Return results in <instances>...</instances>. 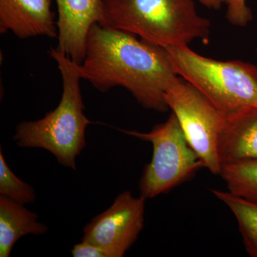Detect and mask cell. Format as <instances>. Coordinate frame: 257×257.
<instances>
[{
    "label": "cell",
    "mask_w": 257,
    "mask_h": 257,
    "mask_svg": "<svg viewBox=\"0 0 257 257\" xmlns=\"http://www.w3.org/2000/svg\"><path fill=\"white\" fill-rule=\"evenodd\" d=\"M81 78L106 92L124 88L145 109L165 112V94L179 79L168 52L128 32L96 23L88 32Z\"/></svg>",
    "instance_id": "cell-1"
},
{
    "label": "cell",
    "mask_w": 257,
    "mask_h": 257,
    "mask_svg": "<svg viewBox=\"0 0 257 257\" xmlns=\"http://www.w3.org/2000/svg\"><path fill=\"white\" fill-rule=\"evenodd\" d=\"M62 74L63 92L58 106L42 119L17 126L14 140L21 148L50 152L60 165L75 170L76 158L85 148V132L90 121L84 114L79 64L57 49L49 51Z\"/></svg>",
    "instance_id": "cell-2"
},
{
    "label": "cell",
    "mask_w": 257,
    "mask_h": 257,
    "mask_svg": "<svg viewBox=\"0 0 257 257\" xmlns=\"http://www.w3.org/2000/svg\"><path fill=\"white\" fill-rule=\"evenodd\" d=\"M106 25L156 46H188L209 41L211 23L193 0H103Z\"/></svg>",
    "instance_id": "cell-3"
},
{
    "label": "cell",
    "mask_w": 257,
    "mask_h": 257,
    "mask_svg": "<svg viewBox=\"0 0 257 257\" xmlns=\"http://www.w3.org/2000/svg\"><path fill=\"white\" fill-rule=\"evenodd\" d=\"M176 73L224 115L257 108V67L242 61L203 57L188 46L166 48Z\"/></svg>",
    "instance_id": "cell-4"
},
{
    "label": "cell",
    "mask_w": 257,
    "mask_h": 257,
    "mask_svg": "<svg viewBox=\"0 0 257 257\" xmlns=\"http://www.w3.org/2000/svg\"><path fill=\"white\" fill-rule=\"evenodd\" d=\"M122 132L153 146L151 162L145 166L140 182V196L145 199L168 192L204 167L173 112L165 123L156 125L150 133Z\"/></svg>",
    "instance_id": "cell-5"
},
{
    "label": "cell",
    "mask_w": 257,
    "mask_h": 257,
    "mask_svg": "<svg viewBox=\"0 0 257 257\" xmlns=\"http://www.w3.org/2000/svg\"><path fill=\"white\" fill-rule=\"evenodd\" d=\"M165 100L204 168L219 175V140L224 115L197 88L182 78L167 91Z\"/></svg>",
    "instance_id": "cell-6"
},
{
    "label": "cell",
    "mask_w": 257,
    "mask_h": 257,
    "mask_svg": "<svg viewBox=\"0 0 257 257\" xmlns=\"http://www.w3.org/2000/svg\"><path fill=\"white\" fill-rule=\"evenodd\" d=\"M146 200L130 191L121 192L110 207L84 226L82 241L102 248L109 257L124 256L143 231Z\"/></svg>",
    "instance_id": "cell-7"
},
{
    "label": "cell",
    "mask_w": 257,
    "mask_h": 257,
    "mask_svg": "<svg viewBox=\"0 0 257 257\" xmlns=\"http://www.w3.org/2000/svg\"><path fill=\"white\" fill-rule=\"evenodd\" d=\"M58 9L57 50L76 63L85 55L88 32L96 23L106 25L103 0H56Z\"/></svg>",
    "instance_id": "cell-8"
},
{
    "label": "cell",
    "mask_w": 257,
    "mask_h": 257,
    "mask_svg": "<svg viewBox=\"0 0 257 257\" xmlns=\"http://www.w3.org/2000/svg\"><path fill=\"white\" fill-rule=\"evenodd\" d=\"M52 0H0V32L20 39L58 37Z\"/></svg>",
    "instance_id": "cell-9"
},
{
    "label": "cell",
    "mask_w": 257,
    "mask_h": 257,
    "mask_svg": "<svg viewBox=\"0 0 257 257\" xmlns=\"http://www.w3.org/2000/svg\"><path fill=\"white\" fill-rule=\"evenodd\" d=\"M221 165L257 160V108L250 107L229 115L219 136Z\"/></svg>",
    "instance_id": "cell-10"
},
{
    "label": "cell",
    "mask_w": 257,
    "mask_h": 257,
    "mask_svg": "<svg viewBox=\"0 0 257 257\" xmlns=\"http://www.w3.org/2000/svg\"><path fill=\"white\" fill-rule=\"evenodd\" d=\"M48 227L38 221L36 213L24 204L0 195V256L9 257L20 238L46 234Z\"/></svg>",
    "instance_id": "cell-11"
},
{
    "label": "cell",
    "mask_w": 257,
    "mask_h": 257,
    "mask_svg": "<svg viewBox=\"0 0 257 257\" xmlns=\"http://www.w3.org/2000/svg\"><path fill=\"white\" fill-rule=\"evenodd\" d=\"M214 197L234 214L246 252L257 257V202L247 200L227 191L211 189Z\"/></svg>",
    "instance_id": "cell-12"
},
{
    "label": "cell",
    "mask_w": 257,
    "mask_h": 257,
    "mask_svg": "<svg viewBox=\"0 0 257 257\" xmlns=\"http://www.w3.org/2000/svg\"><path fill=\"white\" fill-rule=\"evenodd\" d=\"M219 175L229 192L257 202V160L224 164Z\"/></svg>",
    "instance_id": "cell-13"
},
{
    "label": "cell",
    "mask_w": 257,
    "mask_h": 257,
    "mask_svg": "<svg viewBox=\"0 0 257 257\" xmlns=\"http://www.w3.org/2000/svg\"><path fill=\"white\" fill-rule=\"evenodd\" d=\"M0 195L25 204H32L36 199L35 189L31 185L19 179L10 170L0 150Z\"/></svg>",
    "instance_id": "cell-14"
},
{
    "label": "cell",
    "mask_w": 257,
    "mask_h": 257,
    "mask_svg": "<svg viewBox=\"0 0 257 257\" xmlns=\"http://www.w3.org/2000/svg\"><path fill=\"white\" fill-rule=\"evenodd\" d=\"M224 3L227 7L226 19L231 25L244 27L252 20V14L246 0H224Z\"/></svg>",
    "instance_id": "cell-15"
},
{
    "label": "cell",
    "mask_w": 257,
    "mask_h": 257,
    "mask_svg": "<svg viewBox=\"0 0 257 257\" xmlns=\"http://www.w3.org/2000/svg\"><path fill=\"white\" fill-rule=\"evenodd\" d=\"M71 253L74 257H109L102 248L82 240V242L74 245Z\"/></svg>",
    "instance_id": "cell-16"
},
{
    "label": "cell",
    "mask_w": 257,
    "mask_h": 257,
    "mask_svg": "<svg viewBox=\"0 0 257 257\" xmlns=\"http://www.w3.org/2000/svg\"><path fill=\"white\" fill-rule=\"evenodd\" d=\"M198 1L206 8L216 10L220 9L221 5L224 4V0H198Z\"/></svg>",
    "instance_id": "cell-17"
}]
</instances>
